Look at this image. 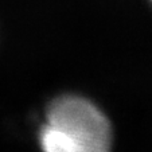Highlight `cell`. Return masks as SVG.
Here are the masks:
<instances>
[{
    "mask_svg": "<svg viewBox=\"0 0 152 152\" xmlns=\"http://www.w3.org/2000/svg\"><path fill=\"white\" fill-rule=\"evenodd\" d=\"M108 118L90 101L75 96L55 100L40 131L43 152H110Z\"/></svg>",
    "mask_w": 152,
    "mask_h": 152,
    "instance_id": "cell-1",
    "label": "cell"
},
{
    "mask_svg": "<svg viewBox=\"0 0 152 152\" xmlns=\"http://www.w3.org/2000/svg\"><path fill=\"white\" fill-rule=\"evenodd\" d=\"M151 1H152V0H151Z\"/></svg>",
    "mask_w": 152,
    "mask_h": 152,
    "instance_id": "cell-2",
    "label": "cell"
}]
</instances>
